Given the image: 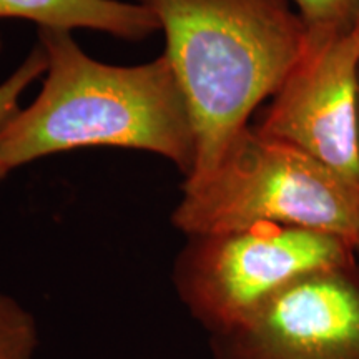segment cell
Returning a JSON list of instances; mask_svg holds the SVG:
<instances>
[{
	"mask_svg": "<svg viewBox=\"0 0 359 359\" xmlns=\"http://www.w3.org/2000/svg\"><path fill=\"white\" fill-rule=\"evenodd\" d=\"M47 70L35 100L0 128V182L43 156L85 147L143 150L190 177L195 128L168 57L110 65L90 57L72 30L39 27Z\"/></svg>",
	"mask_w": 359,
	"mask_h": 359,
	"instance_id": "obj_1",
	"label": "cell"
},
{
	"mask_svg": "<svg viewBox=\"0 0 359 359\" xmlns=\"http://www.w3.org/2000/svg\"><path fill=\"white\" fill-rule=\"evenodd\" d=\"M165 35V55L195 128V182L213 170L251 114L281 88L306 47L288 0H133ZM183 182V183H185Z\"/></svg>",
	"mask_w": 359,
	"mask_h": 359,
	"instance_id": "obj_2",
	"label": "cell"
},
{
	"mask_svg": "<svg viewBox=\"0 0 359 359\" xmlns=\"http://www.w3.org/2000/svg\"><path fill=\"white\" fill-rule=\"evenodd\" d=\"M182 193L172 224L187 236L273 223L359 245V185L251 125Z\"/></svg>",
	"mask_w": 359,
	"mask_h": 359,
	"instance_id": "obj_3",
	"label": "cell"
},
{
	"mask_svg": "<svg viewBox=\"0 0 359 359\" xmlns=\"http://www.w3.org/2000/svg\"><path fill=\"white\" fill-rule=\"evenodd\" d=\"M356 259L343 238L259 223L187 236L173 264L180 302L208 336L230 333L299 278Z\"/></svg>",
	"mask_w": 359,
	"mask_h": 359,
	"instance_id": "obj_4",
	"label": "cell"
},
{
	"mask_svg": "<svg viewBox=\"0 0 359 359\" xmlns=\"http://www.w3.org/2000/svg\"><path fill=\"white\" fill-rule=\"evenodd\" d=\"M213 359H359V259L306 275L246 325L210 336Z\"/></svg>",
	"mask_w": 359,
	"mask_h": 359,
	"instance_id": "obj_5",
	"label": "cell"
},
{
	"mask_svg": "<svg viewBox=\"0 0 359 359\" xmlns=\"http://www.w3.org/2000/svg\"><path fill=\"white\" fill-rule=\"evenodd\" d=\"M255 128L359 185L358 30L304 50Z\"/></svg>",
	"mask_w": 359,
	"mask_h": 359,
	"instance_id": "obj_6",
	"label": "cell"
},
{
	"mask_svg": "<svg viewBox=\"0 0 359 359\" xmlns=\"http://www.w3.org/2000/svg\"><path fill=\"white\" fill-rule=\"evenodd\" d=\"M0 19L32 22L37 29L95 30L130 42L160 32L151 12L133 0H0Z\"/></svg>",
	"mask_w": 359,
	"mask_h": 359,
	"instance_id": "obj_7",
	"label": "cell"
},
{
	"mask_svg": "<svg viewBox=\"0 0 359 359\" xmlns=\"http://www.w3.org/2000/svg\"><path fill=\"white\" fill-rule=\"evenodd\" d=\"M306 30V47L313 52L356 30L359 0H293Z\"/></svg>",
	"mask_w": 359,
	"mask_h": 359,
	"instance_id": "obj_8",
	"label": "cell"
},
{
	"mask_svg": "<svg viewBox=\"0 0 359 359\" xmlns=\"http://www.w3.org/2000/svg\"><path fill=\"white\" fill-rule=\"evenodd\" d=\"M39 346L37 318L13 296L0 293V359H35Z\"/></svg>",
	"mask_w": 359,
	"mask_h": 359,
	"instance_id": "obj_9",
	"label": "cell"
},
{
	"mask_svg": "<svg viewBox=\"0 0 359 359\" xmlns=\"http://www.w3.org/2000/svg\"><path fill=\"white\" fill-rule=\"evenodd\" d=\"M45 70H47V58L42 45L37 42L29 55L22 60V64L0 83V128L20 109V97L35 80L43 77Z\"/></svg>",
	"mask_w": 359,
	"mask_h": 359,
	"instance_id": "obj_10",
	"label": "cell"
},
{
	"mask_svg": "<svg viewBox=\"0 0 359 359\" xmlns=\"http://www.w3.org/2000/svg\"><path fill=\"white\" fill-rule=\"evenodd\" d=\"M2 47H4V42H2V37H0V52H2Z\"/></svg>",
	"mask_w": 359,
	"mask_h": 359,
	"instance_id": "obj_11",
	"label": "cell"
},
{
	"mask_svg": "<svg viewBox=\"0 0 359 359\" xmlns=\"http://www.w3.org/2000/svg\"><path fill=\"white\" fill-rule=\"evenodd\" d=\"M356 257H358V259H359V245L356 246Z\"/></svg>",
	"mask_w": 359,
	"mask_h": 359,
	"instance_id": "obj_12",
	"label": "cell"
},
{
	"mask_svg": "<svg viewBox=\"0 0 359 359\" xmlns=\"http://www.w3.org/2000/svg\"><path fill=\"white\" fill-rule=\"evenodd\" d=\"M356 30L359 32V20H358V27H356Z\"/></svg>",
	"mask_w": 359,
	"mask_h": 359,
	"instance_id": "obj_13",
	"label": "cell"
}]
</instances>
